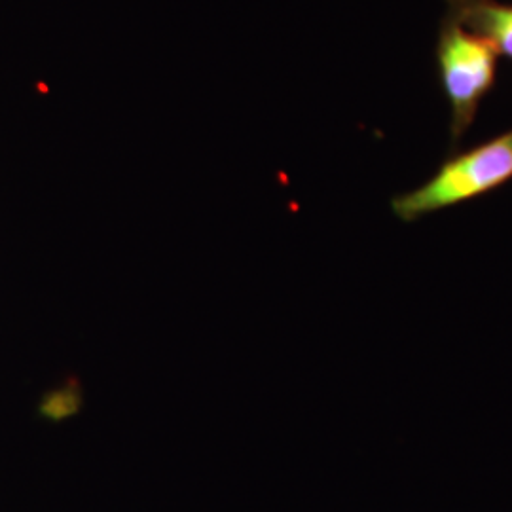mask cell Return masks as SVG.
Instances as JSON below:
<instances>
[{
	"mask_svg": "<svg viewBox=\"0 0 512 512\" xmlns=\"http://www.w3.org/2000/svg\"><path fill=\"white\" fill-rule=\"evenodd\" d=\"M512 181V129L494 139L450 156L418 188L393 198L397 219L414 222L448 207L473 202Z\"/></svg>",
	"mask_w": 512,
	"mask_h": 512,
	"instance_id": "obj_1",
	"label": "cell"
},
{
	"mask_svg": "<svg viewBox=\"0 0 512 512\" xmlns=\"http://www.w3.org/2000/svg\"><path fill=\"white\" fill-rule=\"evenodd\" d=\"M437 63L450 105V135L458 143L475 122L480 103L494 88L499 55L486 40L446 16L440 23Z\"/></svg>",
	"mask_w": 512,
	"mask_h": 512,
	"instance_id": "obj_2",
	"label": "cell"
},
{
	"mask_svg": "<svg viewBox=\"0 0 512 512\" xmlns=\"http://www.w3.org/2000/svg\"><path fill=\"white\" fill-rule=\"evenodd\" d=\"M448 18L486 40L499 57L512 59V4L499 0H446Z\"/></svg>",
	"mask_w": 512,
	"mask_h": 512,
	"instance_id": "obj_3",
	"label": "cell"
}]
</instances>
